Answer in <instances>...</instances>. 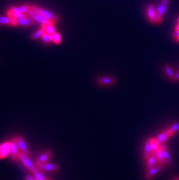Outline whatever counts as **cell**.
I'll return each mask as SVG.
<instances>
[{
    "instance_id": "31",
    "label": "cell",
    "mask_w": 179,
    "mask_h": 180,
    "mask_svg": "<svg viewBox=\"0 0 179 180\" xmlns=\"http://www.w3.org/2000/svg\"><path fill=\"white\" fill-rule=\"evenodd\" d=\"M174 80H179V72H178L177 73H176L174 76V78H173Z\"/></svg>"
},
{
    "instance_id": "21",
    "label": "cell",
    "mask_w": 179,
    "mask_h": 180,
    "mask_svg": "<svg viewBox=\"0 0 179 180\" xmlns=\"http://www.w3.org/2000/svg\"><path fill=\"white\" fill-rule=\"evenodd\" d=\"M41 29L43 30L44 33L47 35H52L56 32L55 29L54 27V25H41Z\"/></svg>"
},
{
    "instance_id": "32",
    "label": "cell",
    "mask_w": 179,
    "mask_h": 180,
    "mask_svg": "<svg viewBox=\"0 0 179 180\" xmlns=\"http://www.w3.org/2000/svg\"><path fill=\"white\" fill-rule=\"evenodd\" d=\"M26 180H37L36 178L35 177H32L31 176H27L26 177Z\"/></svg>"
},
{
    "instance_id": "24",
    "label": "cell",
    "mask_w": 179,
    "mask_h": 180,
    "mask_svg": "<svg viewBox=\"0 0 179 180\" xmlns=\"http://www.w3.org/2000/svg\"><path fill=\"white\" fill-rule=\"evenodd\" d=\"M33 174L35 177V178H36L37 180H49L47 179L40 171L39 170H37L36 171H35L34 173H33Z\"/></svg>"
},
{
    "instance_id": "17",
    "label": "cell",
    "mask_w": 179,
    "mask_h": 180,
    "mask_svg": "<svg viewBox=\"0 0 179 180\" xmlns=\"http://www.w3.org/2000/svg\"><path fill=\"white\" fill-rule=\"evenodd\" d=\"M6 16H8L9 18H13V19H19V18L27 17L28 16V15L24 14L17 12V11H12L9 9L6 11Z\"/></svg>"
},
{
    "instance_id": "27",
    "label": "cell",
    "mask_w": 179,
    "mask_h": 180,
    "mask_svg": "<svg viewBox=\"0 0 179 180\" xmlns=\"http://www.w3.org/2000/svg\"><path fill=\"white\" fill-rule=\"evenodd\" d=\"M169 131L171 132L172 135H173V134H175L176 132H178L179 130V122L175 123V124H173L169 129Z\"/></svg>"
},
{
    "instance_id": "11",
    "label": "cell",
    "mask_w": 179,
    "mask_h": 180,
    "mask_svg": "<svg viewBox=\"0 0 179 180\" xmlns=\"http://www.w3.org/2000/svg\"><path fill=\"white\" fill-rule=\"evenodd\" d=\"M163 168L162 165L159 164V165H155L149 170H148V173L145 175V179L147 180L151 179L152 177H154L158 173H159Z\"/></svg>"
},
{
    "instance_id": "7",
    "label": "cell",
    "mask_w": 179,
    "mask_h": 180,
    "mask_svg": "<svg viewBox=\"0 0 179 180\" xmlns=\"http://www.w3.org/2000/svg\"><path fill=\"white\" fill-rule=\"evenodd\" d=\"M15 23L16 26H30L33 25L35 23V21L31 18L30 17L27 16L25 18H19V19H15Z\"/></svg>"
},
{
    "instance_id": "14",
    "label": "cell",
    "mask_w": 179,
    "mask_h": 180,
    "mask_svg": "<svg viewBox=\"0 0 179 180\" xmlns=\"http://www.w3.org/2000/svg\"><path fill=\"white\" fill-rule=\"evenodd\" d=\"M160 145L162 147V149L163 150V157H164V159L165 161V163L169 166H172V161L171 158V156H170V154H169V151H168V149L166 146L164 144H161Z\"/></svg>"
},
{
    "instance_id": "12",
    "label": "cell",
    "mask_w": 179,
    "mask_h": 180,
    "mask_svg": "<svg viewBox=\"0 0 179 180\" xmlns=\"http://www.w3.org/2000/svg\"><path fill=\"white\" fill-rule=\"evenodd\" d=\"M147 16L149 21L152 23H155V18H156V9L155 6L153 4H149L147 6Z\"/></svg>"
},
{
    "instance_id": "4",
    "label": "cell",
    "mask_w": 179,
    "mask_h": 180,
    "mask_svg": "<svg viewBox=\"0 0 179 180\" xmlns=\"http://www.w3.org/2000/svg\"><path fill=\"white\" fill-rule=\"evenodd\" d=\"M169 1V0H162L160 5L156 8L155 23H159L162 21Z\"/></svg>"
},
{
    "instance_id": "35",
    "label": "cell",
    "mask_w": 179,
    "mask_h": 180,
    "mask_svg": "<svg viewBox=\"0 0 179 180\" xmlns=\"http://www.w3.org/2000/svg\"><path fill=\"white\" fill-rule=\"evenodd\" d=\"M173 180H179V179L178 178H175V179H174Z\"/></svg>"
},
{
    "instance_id": "28",
    "label": "cell",
    "mask_w": 179,
    "mask_h": 180,
    "mask_svg": "<svg viewBox=\"0 0 179 180\" xmlns=\"http://www.w3.org/2000/svg\"><path fill=\"white\" fill-rule=\"evenodd\" d=\"M54 36V43H55L56 44H59L61 42V35L58 33L55 32L53 34Z\"/></svg>"
},
{
    "instance_id": "25",
    "label": "cell",
    "mask_w": 179,
    "mask_h": 180,
    "mask_svg": "<svg viewBox=\"0 0 179 180\" xmlns=\"http://www.w3.org/2000/svg\"><path fill=\"white\" fill-rule=\"evenodd\" d=\"M165 71L166 72V75H168V76L171 79H173L174 78V76L175 74L173 73V72L172 70V68L169 66V65H166L165 67Z\"/></svg>"
},
{
    "instance_id": "29",
    "label": "cell",
    "mask_w": 179,
    "mask_h": 180,
    "mask_svg": "<svg viewBox=\"0 0 179 180\" xmlns=\"http://www.w3.org/2000/svg\"><path fill=\"white\" fill-rule=\"evenodd\" d=\"M41 38L44 42V43L46 45H48L50 43V41H49V38H48V35L45 33H44L42 36H41Z\"/></svg>"
},
{
    "instance_id": "9",
    "label": "cell",
    "mask_w": 179,
    "mask_h": 180,
    "mask_svg": "<svg viewBox=\"0 0 179 180\" xmlns=\"http://www.w3.org/2000/svg\"><path fill=\"white\" fill-rule=\"evenodd\" d=\"M50 156H51V151L50 150H47L45 151L43 153L40 155L37 158L36 162V164H35L36 167H38L41 164L47 163V162Z\"/></svg>"
},
{
    "instance_id": "8",
    "label": "cell",
    "mask_w": 179,
    "mask_h": 180,
    "mask_svg": "<svg viewBox=\"0 0 179 180\" xmlns=\"http://www.w3.org/2000/svg\"><path fill=\"white\" fill-rule=\"evenodd\" d=\"M18 140V144L19 149V151L22 152L23 153L25 154L26 155L29 156H30V152L29 150L28 145L26 144V142L24 139V138L22 136H19L17 137Z\"/></svg>"
},
{
    "instance_id": "3",
    "label": "cell",
    "mask_w": 179,
    "mask_h": 180,
    "mask_svg": "<svg viewBox=\"0 0 179 180\" xmlns=\"http://www.w3.org/2000/svg\"><path fill=\"white\" fill-rule=\"evenodd\" d=\"M18 159H19L21 160L24 166L28 169H29L32 173L38 170V168L36 167V165H35L32 162V160L29 159V156L20 151L18 154Z\"/></svg>"
},
{
    "instance_id": "20",
    "label": "cell",
    "mask_w": 179,
    "mask_h": 180,
    "mask_svg": "<svg viewBox=\"0 0 179 180\" xmlns=\"http://www.w3.org/2000/svg\"><path fill=\"white\" fill-rule=\"evenodd\" d=\"M157 158L156 156L155 153H152L148 159V163H147V169L149 170L154 166H155L157 162Z\"/></svg>"
},
{
    "instance_id": "10",
    "label": "cell",
    "mask_w": 179,
    "mask_h": 180,
    "mask_svg": "<svg viewBox=\"0 0 179 180\" xmlns=\"http://www.w3.org/2000/svg\"><path fill=\"white\" fill-rule=\"evenodd\" d=\"M40 171H57L59 168L58 166L56 164H51L48 163H45L42 164L40 165L39 166L37 167Z\"/></svg>"
},
{
    "instance_id": "18",
    "label": "cell",
    "mask_w": 179,
    "mask_h": 180,
    "mask_svg": "<svg viewBox=\"0 0 179 180\" xmlns=\"http://www.w3.org/2000/svg\"><path fill=\"white\" fill-rule=\"evenodd\" d=\"M152 154V151L151 146V139H149L146 142L144 146V157L148 159Z\"/></svg>"
},
{
    "instance_id": "5",
    "label": "cell",
    "mask_w": 179,
    "mask_h": 180,
    "mask_svg": "<svg viewBox=\"0 0 179 180\" xmlns=\"http://www.w3.org/2000/svg\"><path fill=\"white\" fill-rule=\"evenodd\" d=\"M11 149V142H5L0 144V159L5 158L10 154Z\"/></svg>"
},
{
    "instance_id": "30",
    "label": "cell",
    "mask_w": 179,
    "mask_h": 180,
    "mask_svg": "<svg viewBox=\"0 0 179 180\" xmlns=\"http://www.w3.org/2000/svg\"><path fill=\"white\" fill-rule=\"evenodd\" d=\"M48 38H49V41L50 43H53L54 42V36L53 34L52 35H48Z\"/></svg>"
},
{
    "instance_id": "34",
    "label": "cell",
    "mask_w": 179,
    "mask_h": 180,
    "mask_svg": "<svg viewBox=\"0 0 179 180\" xmlns=\"http://www.w3.org/2000/svg\"><path fill=\"white\" fill-rule=\"evenodd\" d=\"M175 40H176V42H178V43H179V36L178 37H176V38H175Z\"/></svg>"
},
{
    "instance_id": "33",
    "label": "cell",
    "mask_w": 179,
    "mask_h": 180,
    "mask_svg": "<svg viewBox=\"0 0 179 180\" xmlns=\"http://www.w3.org/2000/svg\"><path fill=\"white\" fill-rule=\"evenodd\" d=\"M176 31H179V23L178 24V25L176 26Z\"/></svg>"
},
{
    "instance_id": "26",
    "label": "cell",
    "mask_w": 179,
    "mask_h": 180,
    "mask_svg": "<svg viewBox=\"0 0 179 180\" xmlns=\"http://www.w3.org/2000/svg\"><path fill=\"white\" fill-rule=\"evenodd\" d=\"M43 33H44V31L41 28L40 29H38V31H37L35 33H33L31 35L30 37L32 40H38L40 37H41V36Z\"/></svg>"
},
{
    "instance_id": "1",
    "label": "cell",
    "mask_w": 179,
    "mask_h": 180,
    "mask_svg": "<svg viewBox=\"0 0 179 180\" xmlns=\"http://www.w3.org/2000/svg\"><path fill=\"white\" fill-rule=\"evenodd\" d=\"M32 9L34 10L37 14L41 15V16H44V18H45L46 19L48 20H50V21H52L55 22L58 21L59 19V18L57 15L54 13H52L50 11L43 9L38 6L32 5Z\"/></svg>"
},
{
    "instance_id": "2",
    "label": "cell",
    "mask_w": 179,
    "mask_h": 180,
    "mask_svg": "<svg viewBox=\"0 0 179 180\" xmlns=\"http://www.w3.org/2000/svg\"><path fill=\"white\" fill-rule=\"evenodd\" d=\"M28 16L32 18L35 22H37L41 24V25H54L55 22L48 20L44 18V16H41V15L37 14L34 10L32 9L28 12Z\"/></svg>"
},
{
    "instance_id": "22",
    "label": "cell",
    "mask_w": 179,
    "mask_h": 180,
    "mask_svg": "<svg viewBox=\"0 0 179 180\" xmlns=\"http://www.w3.org/2000/svg\"><path fill=\"white\" fill-rule=\"evenodd\" d=\"M115 82V78L110 77H104L98 79V82L100 84H103V85L112 84Z\"/></svg>"
},
{
    "instance_id": "16",
    "label": "cell",
    "mask_w": 179,
    "mask_h": 180,
    "mask_svg": "<svg viewBox=\"0 0 179 180\" xmlns=\"http://www.w3.org/2000/svg\"><path fill=\"white\" fill-rule=\"evenodd\" d=\"M7 25L9 26H16L15 23V19L6 16H0V26Z\"/></svg>"
},
{
    "instance_id": "6",
    "label": "cell",
    "mask_w": 179,
    "mask_h": 180,
    "mask_svg": "<svg viewBox=\"0 0 179 180\" xmlns=\"http://www.w3.org/2000/svg\"><path fill=\"white\" fill-rule=\"evenodd\" d=\"M11 149L10 155L13 160H17L18 159V154L19 152V149L18 144L17 138H13L11 141Z\"/></svg>"
},
{
    "instance_id": "23",
    "label": "cell",
    "mask_w": 179,
    "mask_h": 180,
    "mask_svg": "<svg viewBox=\"0 0 179 180\" xmlns=\"http://www.w3.org/2000/svg\"><path fill=\"white\" fill-rule=\"evenodd\" d=\"M159 145L160 144L157 142L156 138L151 139V146L152 148V153H155L156 152L159 147Z\"/></svg>"
},
{
    "instance_id": "37",
    "label": "cell",
    "mask_w": 179,
    "mask_h": 180,
    "mask_svg": "<svg viewBox=\"0 0 179 180\" xmlns=\"http://www.w3.org/2000/svg\"><path fill=\"white\" fill-rule=\"evenodd\" d=\"M178 179H179V177H178Z\"/></svg>"
},
{
    "instance_id": "19",
    "label": "cell",
    "mask_w": 179,
    "mask_h": 180,
    "mask_svg": "<svg viewBox=\"0 0 179 180\" xmlns=\"http://www.w3.org/2000/svg\"><path fill=\"white\" fill-rule=\"evenodd\" d=\"M156 154V156L157 158V160L158 162V163H159V164L161 165H163L165 163V161L164 159V157H163V150L162 149V147L161 146V145H159V147L158 149V150L156 151V152L155 153Z\"/></svg>"
},
{
    "instance_id": "15",
    "label": "cell",
    "mask_w": 179,
    "mask_h": 180,
    "mask_svg": "<svg viewBox=\"0 0 179 180\" xmlns=\"http://www.w3.org/2000/svg\"><path fill=\"white\" fill-rule=\"evenodd\" d=\"M172 135L171 132L169 131V129H168L165 131V132L161 133L160 135H159L158 137L156 138V139L157 142L159 143V144H162Z\"/></svg>"
},
{
    "instance_id": "13",
    "label": "cell",
    "mask_w": 179,
    "mask_h": 180,
    "mask_svg": "<svg viewBox=\"0 0 179 180\" xmlns=\"http://www.w3.org/2000/svg\"><path fill=\"white\" fill-rule=\"evenodd\" d=\"M11 10L17 11L24 14H28V12L32 9V6L30 5H25L21 6H12L9 8Z\"/></svg>"
},
{
    "instance_id": "36",
    "label": "cell",
    "mask_w": 179,
    "mask_h": 180,
    "mask_svg": "<svg viewBox=\"0 0 179 180\" xmlns=\"http://www.w3.org/2000/svg\"><path fill=\"white\" fill-rule=\"evenodd\" d=\"M178 23H179V19H178Z\"/></svg>"
}]
</instances>
